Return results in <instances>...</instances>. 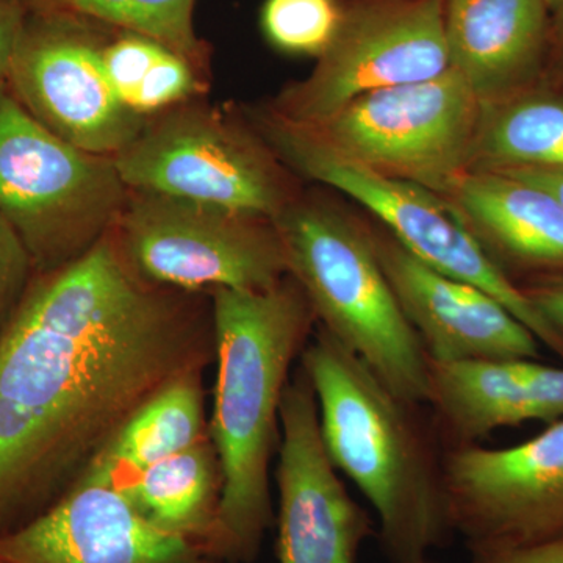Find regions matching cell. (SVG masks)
Masks as SVG:
<instances>
[{
	"mask_svg": "<svg viewBox=\"0 0 563 563\" xmlns=\"http://www.w3.org/2000/svg\"><path fill=\"white\" fill-rule=\"evenodd\" d=\"M213 362L210 295L140 279L111 231L35 274L0 332V537L73 490L140 407Z\"/></svg>",
	"mask_w": 563,
	"mask_h": 563,
	"instance_id": "6da1fadb",
	"label": "cell"
},
{
	"mask_svg": "<svg viewBox=\"0 0 563 563\" xmlns=\"http://www.w3.org/2000/svg\"><path fill=\"white\" fill-rule=\"evenodd\" d=\"M210 298L217 365L210 437L222 473L210 551L224 563H251L273 525L269 465L282 396L318 321L290 274L268 290L220 288Z\"/></svg>",
	"mask_w": 563,
	"mask_h": 563,
	"instance_id": "7a4b0ae2",
	"label": "cell"
},
{
	"mask_svg": "<svg viewBox=\"0 0 563 563\" xmlns=\"http://www.w3.org/2000/svg\"><path fill=\"white\" fill-rule=\"evenodd\" d=\"M299 365L317 396L329 457L376 510L385 553L393 563H424L454 533L431 412L396 395L320 325Z\"/></svg>",
	"mask_w": 563,
	"mask_h": 563,
	"instance_id": "3957f363",
	"label": "cell"
},
{
	"mask_svg": "<svg viewBox=\"0 0 563 563\" xmlns=\"http://www.w3.org/2000/svg\"><path fill=\"white\" fill-rule=\"evenodd\" d=\"M273 222L288 274L306 292L318 325L355 352L396 395L426 406L429 357L385 276L372 231L301 196Z\"/></svg>",
	"mask_w": 563,
	"mask_h": 563,
	"instance_id": "277c9868",
	"label": "cell"
},
{
	"mask_svg": "<svg viewBox=\"0 0 563 563\" xmlns=\"http://www.w3.org/2000/svg\"><path fill=\"white\" fill-rule=\"evenodd\" d=\"M247 121L291 173L328 185L361 203L418 261L490 292L540 343L563 358V343L553 329L536 312L517 282L492 261L443 196L347 161L269 107L247 111Z\"/></svg>",
	"mask_w": 563,
	"mask_h": 563,
	"instance_id": "5b68a950",
	"label": "cell"
},
{
	"mask_svg": "<svg viewBox=\"0 0 563 563\" xmlns=\"http://www.w3.org/2000/svg\"><path fill=\"white\" fill-rule=\"evenodd\" d=\"M128 196L113 157L62 140L0 88V214L35 274L87 254L111 231Z\"/></svg>",
	"mask_w": 563,
	"mask_h": 563,
	"instance_id": "8992f818",
	"label": "cell"
},
{
	"mask_svg": "<svg viewBox=\"0 0 563 563\" xmlns=\"http://www.w3.org/2000/svg\"><path fill=\"white\" fill-rule=\"evenodd\" d=\"M113 162L129 190L268 220L299 196L290 169L250 121L199 98L152 114Z\"/></svg>",
	"mask_w": 563,
	"mask_h": 563,
	"instance_id": "52a82bcc",
	"label": "cell"
},
{
	"mask_svg": "<svg viewBox=\"0 0 563 563\" xmlns=\"http://www.w3.org/2000/svg\"><path fill=\"white\" fill-rule=\"evenodd\" d=\"M111 235L140 279L168 290L262 291L288 276L273 220L242 211L129 190Z\"/></svg>",
	"mask_w": 563,
	"mask_h": 563,
	"instance_id": "ba28073f",
	"label": "cell"
},
{
	"mask_svg": "<svg viewBox=\"0 0 563 563\" xmlns=\"http://www.w3.org/2000/svg\"><path fill=\"white\" fill-rule=\"evenodd\" d=\"M481 110L472 88L450 68L363 95L322 124L302 128L347 161L443 196L468 172Z\"/></svg>",
	"mask_w": 563,
	"mask_h": 563,
	"instance_id": "9c48e42d",
	"label": "cell"
},
{
	"mask_svg": "<svg viewBox=\"0 0 563 563\" xmlns=\"http://www.w3.org/2000/svg\"><path fill=\"white\" fill-rule=\"evenodd\" d=\"M309 77L269 107L313 128L368 92L432 79L451 68L444 0H347L331 46Z\"/></svg>",
	"mask_w": 563,
	"mask_h": 563,
	"instance_id": "30bf717a",
	"label": "cell"
},
{
	"mask_svg": "<svg viewBox=\"0 0 563 563\" xmlns=\"http://www.w3.org/2000/svg\"><path fill=\"white\" fill-rule=\"evenodd\" d=\"M113 29L29 13L7 81L11 95L52 133L90 154L114 157L147 118L129 109L107 79L102 47Z\"/></svg>",
	"mask_w": 563,
	"mask_h": 563,
	"instance_id": "8fae6325",
	"label": "cell"
},
{
	"mask_svg": "<svg viewBox=\"0 0 563 563\" xmlns=\"http://www.w3.org/2000/svg\"><path fill=\"white\" fill-rule=\"evenodd\" d=\"M444 492L454 533L470 551L563 537V420L510 448H444Z\"/></svg>",
	"mask_w": 563,
	"mask_h": 563,
	"instance_id": "7c38bea8",
	"label": "cell"
},
{
	"mask_svg": "<svg viewBox=\"0 0 563 563\" xmlns=\"http://www.w3.org/2000/svg\"><path fill=\"white\" fill-rule=\"evenodd\" d=\"M276 481L279 563H355L373 523L329 457L317 396L301 365L282 396Z\"/></svg>",
	"mask_w": 563,
	"mask_h": 563,
	"instance_id": "4fadbf2b",
	"label": "cell"
},
{
	"mask_svg": "<svg viewBox=\"0 0 563 563\" xmlns=\"http://www.w3.org/2000/svg\"><path fill=\"white\" fill-rule=\"evenodd\" d=\"M0 563H224L155 528L111 484L80 481L32 523L0 537Z\"/></svg>",
	"mask_w": 563,
	"mask_h": 563,
	"instance_id": "5bb4252c",
	"label": "cell"
},
{
	"mask_svg": "<svg viewBox=\"0 0 563 563\" xmlns=\"http://www.w3.org/2000/svg\"><path fill=\"white\" fill-rule=\"evenodd\" d=\"M372 236L385 276L429 361H539L537 336L490 292L437 272L390 235L372 231Z\"/></svg>",
	"mask_w": 563,
	"mask_h": 563,
	"instance_id": "9a60e30c",
	"label": "cell"
},
{
	"mask_svg": "<svg viewBox=\"0 0 563 563\" xmlns=\"http://www.w3.org/2000/svg\"><path fill=\"white\" fill-rule=\"evenodd\" d=\"M429 412L444 448L503 428L563 420V368L531 358L429 361Z\"/></svg>",
	"mask_w": 563,
	"mask_h": 563,
	"instance_id": "2e32d148",
	"label": "cell"
},
{
	"mask_svg": "<svg viewBox=\"0 0 563 563\" xmlns=\"http://www.w3.org/2000/svg\"><path fill=\"white\" fill-rule=\"evenodd\" d=\"M551 16L542 0H444L451 68L481 103L537 87L550 62Z\"/></svg>",
	"mask_w": 563,
	"mask_h": 563,
	"instance_id": "e0dca14e",
	"label": "cell"
},
{
	"mask_svg": "<svg viewBox=\"0 0 563 563\" xmlns=\"http://www.w3.org/2000/svg\"><path fill=\"white\" fill-rule=\"evenodd\" d=\"M443 198L514 282L563 274V206L551 192L507 173L466 172Z\"/></svg>",
	"mask_w": 563,
	"mask_h": 563,
	"instance_id": "ac0fdd59",
	"label": "cell"
},
{
	"mask_svg": "<svg viewBox=\"0 0 563 563\" xmlns=\"http://www.w3.org/2000/svg\"><path fill=\"white\" fill-rule=\"evenodd\" d=\"M203 373L180 377L140 407L80 481L120 488L155 463L209 439Z\"/></svg>",
	"mask_w": 563,
	"mask_h": 563,
	"instance_id": "d6986e66",
	"label": "cell"
},
{
	"mask_svg": "<svg viewBox=\"0 0 563 563\" xmlns=\"http://www.w3.org/2000/svg\"><path fill=\"white\" fill-rule=\"evenodd\" d=\"M120 490L155 528L210 551L222 492L221 463L211 437L155 463Z\"/></svg>",
	"mask_w": 563,
	"mask_h": 563,
	"instance_id": "ffe728a7",
	"label": "cell"
},
{
	"mask_svg": "<svg viewBox=\"0 0 563 563\" xmlns=\"http://www.w3.org/2000/svg\"><path fill=\"white\" fill-rule=\"evenodd\" d=\"M563 169V92L529 88L483 103L468 172Z\"/></svg>",
	"mask_w": 563,
	"mask_h": 563,
	"instance_id": "44dd1931",
	"label": "cell"
},
{
	"mask_svg": "<svg viewBox=\"0 0 563 563\" xmlns=\"http://www.w3.org/2000/svg\"><path fill=\"white\" fill-rule=\"evenodd\" d=\"M29 13L96 22L114 31L158 41L203 77H209L210 47L195 29L198 0H21Z\"/></svg>",
	"mask_w": 563,
	"mask_h": 563,
	"instance_id": "7402d4cb",
	"label": "cell"
},
{
	"mask_svg": "<svg viewBox=\"0 0 563 563\" xmlns=\"http://www.w3.org/2000/svg\"><path fill=\"white\" fill-rule=\"evenodd\" d=\"M342 18V0H265L261 25L274 49L320 58L335 38Z\"/></svg>",
	"mask_w": 563,
	"mask_h": 563,
	"instance_id": "603a6c76",
	"label": "cell"
},
{
	"mask_svg": "<svg viewBox=\"0 0 563 563\" xmlns=\"http://www.w3.org/2000/svg\"><path fill=\"white\" fill-rule=\"evenodd\" d=\"M206 90L207 77L190 62L166 47L141 81L129 109L150 118L179 103L198 99Z\"/></svg>",
	"mask_w": 563,
	"mask_h": 563,
	"instance_id": "cb8c5ba5",
	"label": "cell"
},
{
	"mask_svg": "<svg viewBox=\"0 0 563 563\" xmlns=\"http://www.w3.org/2000/svg\"><path fill=\"white\" fill-rule=\"evenodd\" d=\"M166 49L158 41L139 33L111 31L103 43L102 63L107 79L124 106L129 107L141 81L158 55Z\"/></svg>",
	"mask_w": 563,
	"mask_h": 563,
	"instance_id": "d4e9b609",
	"label": "cell"
},
{
	"mask_svg": "<svg viewBox=\"0 0 563 563\" xmlns=\"http://www.w3.org/2000/svg\"><path fill=\"white\" fill-rule=\"evenodd\" d=\"M35 276L31 255L9 221L0 214V332Z\"/></svg>",
	"mask_w": 563,
	"mask_h": 563,
	"instance_id": "484cf974",
	"label": "cell"
},
{
	"mask_svg": "<svg viewBox=\"0 0 563 563\" xmlns=\"http://www.w3.org/2000/svg\"><path fill=\"white\" fill-rule=\"evenodd\" d=\"M518 287L563 343V274L532 277Z\"/></svg>",
	"mask_w": 563,
	"mask_h": 563,
	"instance_id": "4316f807",
	"label": "cell"
},
{
	"mask_svg": "<svg viewBox=\"0 0 563 563\" xmlns=\"http://www.w3.org/2000/svg\"><path fill=\"white\" fill-rule=\"evenodd\" d=\"M472 563H563V537L551 542L473 550Z\"/></svg>",
	"mask_w": 563,
	"mask_h": 563,
	"instance_id": "83f0119b",
	"label": "cell"
},
{
	"mask_svg": "<svg viewBox=\"0 0 563 563\" xmlns=\"http://www.w3.org/2000/svg\"><path fill=\"white\" fill-rule=\"evenodd\" d=\"M27 18L29 11L21 0H0V84L9 76Z\"/></svg>",
	"mask_w": 563,
	"mask_h": 563,
	"instance_id": "f1b7e54d",
	"label": "cell"
},
{
	"mask_svg": "<svg viewBox=\"0 0 563 563\" xmlns=\"http://www.w3.org/2000/svg\"><path fill=\"white\" fill-rule=\"evenodd\" d=\"M501 173L510 174V176L518 177V179L528 181V184L543 188V190L551 192L563 206V169L528 168Z\"/></svg>",
	"mask_w": 563,
	"mask_h": 563,
	"instance_id": "f546056e",
	"label": "cell"
},
{
	"mask_svg": "<svg viewBox=\"0 0 563 563\" xmlns=\"http://www.w3.org/2000/svg\"><path fill=\"white\" fill-rule=\"evenodd\" d=\"M553 32H551V52L548 68L553 69L555 76L563 77V9L553 14Z\"/></svg>",
	"mask_w": 563,
	"mask_h": 563,
	"instance_id": "4dcf8cb0",
	"label": "cell"
},
{
	"mask_svg": "<svg viewBox=\"0 0 563 563\" xmlns=\"http://www.w3.org/2000/svg\"><path fill=\"white\" fill-rule=\"evenodd\" d=\"M542 2L551 14H555L563 9V0H542Z\"/></svg>",
	"mask_w": 563,
	"mask_h": 563,
	"instance_id": "1f68e13d",
	"label": "cell"
},
{
	"mask_svg": "<svg viewBox=\"0 0 563 563\" xmlns=\"http://www.w3.org/2000/svg\"><path fill=\"white\" fill-rule=\"evenodd\" d=\"M426 563V562H424Z\"/></svg>",
	"mask_w": 563,
	"mask_h": 563,
	"instance_id": "d6a6232c",
	"label": "cell"
}]
</instances>
